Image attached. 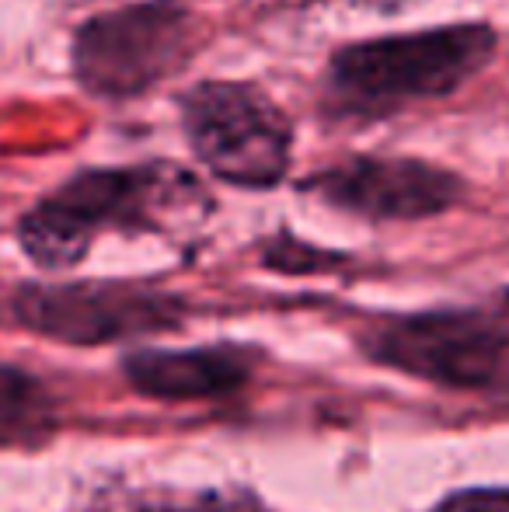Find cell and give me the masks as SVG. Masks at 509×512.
Listing matches in <instances>:
<instances>
[{"label": "cell", "mask_w": 509, "mask_h": 512, "mask_svg": "<svg viewBox=\"0 0 509 512\" xmlns=\"http://www.w3.org/2000/svg\"><path fill=\"white\" fill-rule=\"evenodd\" d=\"M210 192L171 161L81 168L18 220V244L39 269L63 272L88 258L105 230L171 234L210 213Z\"/></svg>", "instance_id": "obj_1"}, {"label": "cell", "mask_w": 509, "mask_h": 512, "mask_svg": "<svg viewBox=\"0 0 509 512\" xmlns=\"http://www.w3.org/2000/svg\"><path fill=\"white\" fill-rule=\"evenodd\" d=\"M496 53L499 32L489 21L374 35L335 49L325 70V95L342 115L384 119L408 105L457 95L496 60Z\"/></svg>", "instance_id": "obj_2"}, {"label": "cell", "mask_w": 509, "mask_h": 512, "mask_svg": "<svg viewBox=\"0 0 509 512\" xmlns=\"http://www.w3.org/2000/svg\"><path fill=\"white\" fill-rule=\"evenodd\" d=\"M199 42L203 21L185 0H136L77 25L70 74L91 98L136 102L182 74Z\"/></svg>", "instance_id": "obj_3"}, {"label": "cell", "mask_w": 509, "mask_h": 512, "mask_svg": "<svg viewBox=\"0 0 509 512\" xmlns=\"http://www.w3.org/2000/svg\"><path fill=\"white\" fill-rule=\"evenodd\" d=\"M189 150L234 189H276L293 164V122L255 81H199L178 98Z\"/></svg>", "instance_id": "obj_4"}, {"label": "cell", "mask_w": 509, "mask_h": 512, "mask_svg": "<svg viewBox=\"0 0 509 512\" xmlns=\"http://www.w3.org/2000/svg\"><path fill=\"white\" fill-rule=\"evenodd\" d=\"M11 310L21 328L60 345L126 342L171 331L185 317L182 297L129 279L25 283L14 290Z\"/></svg>", "instance_id": "obj_5"}, {"label": "cell", "mask_w": 509, "mask_h": 512, "mask_svg": "<svg viewBox=\"0 0 509 512\" xmlns=\"http://www.w3.org/2000/svg\"><path fill=\"white\" fill-rule=\"evenodd\" d=\"M367 356L408 377L485 387L509 359V321L492 310H426L370 324Z\"/></svg>", "instance_id": "obj_6"}, {"label": "cell", "mask_w": 509, "mask_h": 512, "mask_svg": "<svg viewBox=\"0 0 509 512\" xmlns=\"http://www.w3.org/2000/svg\"><path fill=\"white\" fill-rule=\"evenodd\" d=\"M300 189L318 203L374 223L443 216L464 199V178L422 157L360 154L307 178Z\"/></svg>", "instance_id": "obj_7"}, {"label": "cell", "mask_w": 509, "mask_h": 512, "mask_svg": "<svg viewBox=\"0 0 509 512\" xmlns=\"http://www.w3.org/2000/svg\"><path fill=\"white\" fill-rule=\"evenodd\" d=\"M136 394L154 401H199L238 391L252 373V356L234 345L210 349H140L123 359Z\"/></svg>", "instance_id": "obj_8"}, {"label": "cell", "mask_w": 509, "mask_h": 512, "mask_svg": "<svg viewBox=\"0 0 509 512\" xmlns=\"http://www.w3.org/2000/svg\"><path fill=\"white\" fill-rule=\"evenodd\" d=\"M56 429V401L39 377L0 363V446H39Z\"/></svg>", "instance_id": "obj_9"}, {"label": "cell", "mask_w": 509, "mask_h": 512, "mask_svg": "<svg viewBox=\"0 0 509 512\" xmlns=\"http://www.w3.org/2000/svg\"><path fill=\"white\" fill-rule=\"evenodd\" d=\"M433 512H509V488H468V492H454Z\"/></svg>", "instance_id": "obj_10"}, {"label": "cell", "mask_w": 509, "mask_h": 512, "mask_svg": "<svg viewBox=\"0 0 509 512\" xmlns=\"http://www.w3.org/2000/svg\"><path fill=\"white\" fill-rule=\"evenodd\" d=\"M154 512H269V509L258 506L252 495H206V499H196L189 506L154 509Z\"/></svg>", "instance_id": "obj_11"}]
</instances>
